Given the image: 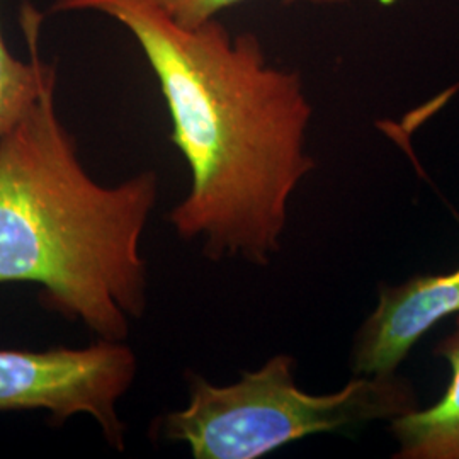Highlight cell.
<instances>
[{"mask_svg":"<svg viewBox=\"0 0 459 459\" xmlns=\"http://www.w3.org/2000/svg\"><path fill=\"white\" fill-rule=\"evenodd\" d=\"M436 356L447 362L451 379L434 405L417 407L390 422L396 459H459V315L455 330L436 347Z\"/></svg>","mask_w":459,"mask_h":459,"instance_id":"obj_6","label":"cell"},{"mask_svg":"<svg viewBox=\"0 0 459 459\" xmlns=\"http://www.w3.org/2000/svg\"><path fill=\"white\" fill-rule=\"evenodd\" d=\"M21 17L31 55L30 62L19 60L9 51L0 26V140L31 109L43 87L56 77L55 66L39 56V14L31 5H24Z\"/></svg>","mask_w":459,"mask_h":459,"instance_id":"obj_7","label":"cell"},{"mask_svg":"<svg viewBox=\"0 0 459 459\" xmlns=\"http://www.w3.org/2000/svg\"><path fill=\"white\" fill-rule=\"evenodd\" d=\"M459 315V265L444 274H420L381 286L375 310L352 345L356 377L392 375L415 344L447 316Z\"/></svg>","mask_w":459,"mask_h":459,"instance_id":"obj_5","label":"cell"},{"mask_svg":"<svg viewBox=\"0 0 459 459\" xmlns=\"http://www.w3.org/2000/svg\"><path fill=\"white\" fill-rule=\"evenodd\" d=\"M55 89L56 77L0 140V284H36L49 310L123 342L147 310L140 244L159 179L152 170L116 186L91 178Z\"/></svg>","mask_w":459,"mask_h":459,"instance_id":"obj_2","label":"cell"},{"mask_svg":"<svg viewBox=\"0 0 459 459\" xmlns=\"http://www.w3.org/2000/svg\"><path fill=\"white\" fill-rule=\"evenodd\" d=\"M53 13L94 11L125 26L152 66L191 187L169 221L212 261L265 265L281 250L290 201L313 169V109L298 72L269 65L254 34L216 19L176 22L155 0H56Z\"/></svg>","mask_w":459,"mask_h":459,"instance_id":"obj_1","label":"cell"},{"mask_svg":"<svg viewBox=\"0 0 459 459\" xmlns=\"http://www.w3.org/2000/svg\"><path fill=\"white\" fill-rule=\"evenodd\" d=\"M136 371V356L125 341L98 339L82 349H0V411H47L55 426L87 415L106 443L123 451L126 426L117 403Z\"/></svg>","mask_w":459,"mask_h":459,"instance_id":"obj_4","label":"cell"},{"mask_svg":"<svg viewBox=\"0 0 459 459\" xmlns=\"http://www.w3.org/2000/svg\"><path fill=\"white\" fill-rule=\"evenodd\" d=\"M282 4H298V2H305V4H316V5H324V4H341L345 0H281Z\"/></svg>","mask_w":459,"mask_h":459,"instance_id":"obj_9","label":"cell"},{"mask_svg":"<svg viewBox=\"0 0 459 459\" xmlns=\"http://www.w3.org/2000/svg\"><path fill=\"white\" fill-rule=\"evenodd\" d=\"M246 0H155L169 16L186 28H197L218 13Z\"/></svg>","mask_w":459,"mask_h":459,"instance_id":"obj_8","label":"cell"},{"mask_svg":"<svg viewBox=\"0 0 459 459\" xmlns=\"http://www.w3.org/2000/svg\"><path fill=\"white\" fill-rule=\"evenodd\" d=\"M189 402L157 424L170 443L196 459H257L315 434L342 432L415 411L411 381L392 375L354 377L339 392L307 394L295 381V359L278 354L230 385L187 373Z\"/></svg>","mask_w":459,"mask_h":459,"instance_id":"obj_3","label":"cell"}]
</instances>
